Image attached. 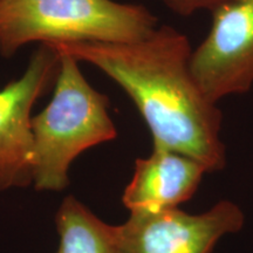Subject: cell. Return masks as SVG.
<instances>
[{"label": "cell", "mask_w": 253, "mask_h": 253, "mask_svg": "<svg viewBox=\"0 0 253 253\" xmlns=\"http://www.w3.org/2000/svg\"><path fill=\"white\" fill-rule=\"evenodd\" d=\"M90 63L132 100L153 135V148L194 158L208 172L226 164L220 140L221 112L199 88L191 69L189 38L171 26L156 27L131 42L50 45Z\"/></svg>", "instance_id": "1"}, {"label": "cell", "mask_w": 253, "mask_h": 253, "mask_svg": "<svg viewBox=\"0 0 253 253\" xmlns=\"http://www.w3.org/2000/svg\"><path fill=\"white\" fill-rule=\"evenodd\" d=\"M58 52L60 68L54 93L31 120L32 185L38 191L65 190L69 184V168L79 155L118 136L108 113V97L90 86L77 59Z\"/></svg>", "instance_id": "2"}, {"label": "cell", "mask_w": 253, "mask_h": 253, "mask_svg": "<svg viewBox=\"0 0 253 253\" xmlns=\"http://www.w3.org/2000/svg\"><path fill=\"white\" fill-rule=\"evenodd\" d=\"M157 24L145 6L114 0H0V55L32 42H131Z\"/></svg>", "instance_id": "3"}, {"label": "cell", "mask_w": 253, "mask_h": 253, "mask_svg": "<svg viewBox=\"0 0 253 253\" xmlns=\"http://www.w3.org/2000/svg\"><path fill=\"white\" fill-rule=\"evenodd\" d=\"M190 56V69L211 102L245 94L253 84V0H224Z\"/></svg>", "instance_id": "4"}, {"label": "cell", "mask_w": 253, "mask_h": 253, "mask_svg": "<svg viewBox=\"0 0 253 253\" xmlns=\"http://www.w3.org/2000/svg\"><path fill=\"white\" fill-rule=\"evenodd\" d=\"M60 53L42 43L20 78L0 89V194L33 184L32 110L55 84Z\"/></svg>", "instance_id": "5"}, {"label": "cell", "mask_w": 253, "mask_h": 253, "mask_svg": "<svg viewBox=\"0 0 253 253\" xmlns=\"http://www.w3.org/2000/svg\"><path fill=\"white\" fill-rule=\"evenodd\" d=\"M238 205L220 201L204 213L177 209L130 213L115 226L120 253H211L221 237L244 226Z\"/></svg>", "instance_id": "6"}, {"label": "cell", "mask_w": 253, "mask_h": 253, "mask_svg": "<svg viewBox=\"0 0 253 253\" xmlns=\"http://www.w3.org/2000/svg\"><path fill=\"white\" fill-rule=\"evenodd\" d=\"M205 172V167L194 158L153 148L150 156L136 160L122 202L130 213L177 209L194 196Z\"/></svg>", "instance_id": "7"}, {"label": "cell", "mask_w": 253, "mask_h": 253, "mask_svg": "<svg viewBox=\"0 0 253 253\" xmlns=\"http://www.w3.org/2000/svg\"><path fill=\"white\" fill-rule=\"evenodd\" d=\"M58 253H120L115 226L91 212L74 196H67L55 213Z\"/></svg>", "instance_id": "8"}, {"label": "cell", "mask_w": 253, "mask_h": 253, "mask_svg": "<svg viewBox=\"0 0 253 253\" xmlns=\"http://www.w3.org/2000/svg\"><path fill=\"white\" fill-rule=\"evenodd\" d=\"M162 1L175 13L181 14L183 17H189L202 9H208L211 12L224 0H162Z\"/></svg>", "instance_id": "9"}]
</instances>
